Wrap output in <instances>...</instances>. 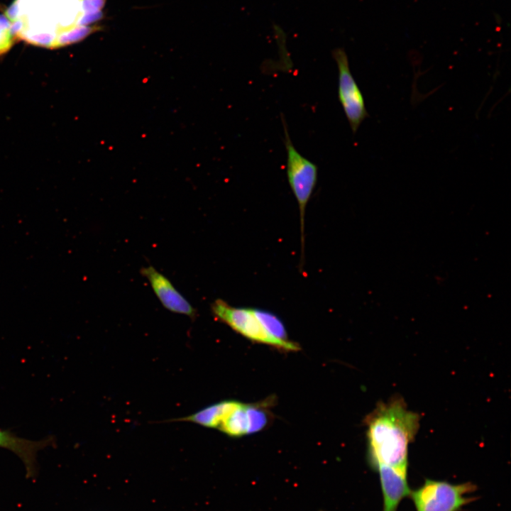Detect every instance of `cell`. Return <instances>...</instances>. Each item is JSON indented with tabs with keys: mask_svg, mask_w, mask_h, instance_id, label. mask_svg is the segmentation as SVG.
<instances>
[{
	"mask_svg": "<svg viewBox=\"0 0 511 511\" xmlns=\"http://www.w3.org/2000/svg\"><path fill=\"white\" fill-rule=\"evenodd\" d=\"M420 416L407 409L402 397L380 402L366 417L370 466L394 468L407 475L408 447L419 427Z\"/></svg>",
	"mask_w": 511,
	"mask_h": 511,
	"instance_id": "6da1fadb",
	"label": "cell"
},
{
	"mask_svg": "<svg viewBox=\"0 0 511 511\" xmlns=\"http://www.w3.org/2000/svg\"><path fill=\"white\" fill-rule=\"evenodd\" d=\"M82 5V0H16L6 16L14 35L35 45L57 48L80 26Z\"/></svg>",
	"mask_w": 511,
	"mask_h": 511,
	"instance_id": "7a4b0ae2",
	"label": "cell"
},
{
	"mask_svg": "<svg viewBox=\"0 0 511 511\" xmlns=\"http://www.w3.org/2000/svg\"><path fill=\"white\" fill-rule=\"evenodd\" d=\"M281 120L284 128V143L287 152V178L300 211L302 257H303L305 210L317 183L318 167L295 148L282 114H281Z\"/></svg>",
	"mask_w": 511,
	"mask_h": 511,
	"instance_id": "3957f363",
	"label": "cell"
},
{
	"mask_svg": "<svg viewBox=\"0 0 511 511\" xmlns=\"http://www.w3.org/2000/svg\"><path fill=\"white\" fill-rule=\"evenodd\" d=\"M476 490L477 486L471 482L454 484L425 479L422 485L411 490L409 497L416 511H459L476 499L468 495Z\"/></svg>",
	"mask_w": 511,
	"mask_h": 511,
	"instance_id": "277c9868",
	"label": "cell"
},
{
	"mask_svg": "<svg viewBox=\"0 0 511 511\" xmlns=\"http://www.w3.org/2000/svg\"><path fill=\"white\" fill-rule=\"evenodd\" d=\"M211 311L217 320L251 341L288 351L300 348L290 340L282 341L270 335L256 316L254 308L236 307L222 299H216L211 304Z\"/></svg>",
	"mask_w": 511,
	"mask_h": 511,
	"instance_id": "5b68a950",
	"label": "cell"
},
{
	"mask_svg": "<svg viewBox=\"0 0 511 511\" xmlns=\"http://www.w3.org/2000/svg\"><path fill=\"white\" fill-rule=\"evenodd\" d=\"M332 56L338 67V99L348 121L356 133L366 118L369 116L363 95L351 74L348 56L343 48H336Z\"/></svg>",
	"mask_w": 511,
	"mask_h": 511,
	"instance_id": "8992f818",
	"label": "cell"
},
{
	"mask_svg": "<svg viewBox=\"0 0 511 511\" xmlns=\"http://www.w3.org/2000/svg\"><path fill=\"white\" fill-rule=\"evenodd\" d=\"M140 272L148 280L155 296L165 309L191 319L196 318V309L166 276L153 266L143 267Z\"/></svg>",
	"mask_w": 511,
	"mask_h": 511,
	"instance_id": "52a82bcc",
	"label": "cell"
},
{
	"mask_svg": "<svg viewBox=\"0 0 511 511\" xmlns=\"http://www.w3.org/2000/svg\"><path fill=\"white\" fill-rule=\"evenodd\" d=\"M55 443L53 436H49L40 440H31L18 436L15 434L0 429V448L14 453L23 463L28 478H33L37 472V455L38 451Z\"/></svg>",
	"mask_w": 511,
	"mask_h": 511,
	"instance_id": "ba28073f",
	"label": "cell"
},
{
	"mask_svg": "<svg viewBox=\"0 0 511 511\" xmlns=\"http://www.w3.org/2000/svg\"><path fill=\"white\" fill-rule=\"evenodd\" d=\"M380 477L383 494V511H397L400 502L409 496L411 489L407 483V474L384 464L374 468Z\"/></svg>",
	"mask_w": 511,
	"mask_h": 511,
	"instance_id": "9c48e42d",
	"label": "cell"
},
{
	"mask_svg": "<svg viewBox=\"0 0 511 511\" xmlns=\"http://www.w3.org/2000/svg\"><path fill=\"white\" fill-rule=\"evenodd\" d=\"M240 404L241 402L232 400L223 401L175 421L189 422L208 428L218 429L226 417Z\"/></svg>",
	"mask_w": 511,
	"mask_h": 511,
	"instance_id": "30bf717a",
	"label": "cell"
},
{
	"mask_svg": "<svg viewBox=\"0 0 511 511\" xmlns=\"http://www.w3.org/2000/svg\"><path fill=\"white\" fill-rule=\"evenodd\" d=\"M246 405L241 403L219 425L218 429L226 434L238 437L248 434Z\"/></svg>",
	"mask_w": 511,
	"mask_h": 511,
	"instance_id": "8fae6325",
	"label": "cell"
},
{
	"mask_svg": "<svg viewBox=\"0 0 511 511\" xmlns=\"http://www.w3.org/2000/svg\"><path fill=\"white\" fill-rule=\"evenodd\" d=\"M254 312L270 335L282 341H289L285 326L276 315L268 311L257 308H254Z\"/></svg>",
	"mask_w": 511,
	"mask_h": 511,
	"instance_id": "7c38bea8",
	"label": "cell"
},
{
	"mask_svg": "<svg viewBox=\"0 0 511 511\" xmlns=\"http://www.w3.org/2000/svg\"><path fill=\"white\" fill-rule=\"evenodd\" d=\"M248 420V434L263 429L268 422V414L261 405H246V407Z\"/></svg>",
	"mask_w": 511,
	"mask_h": 511,
	"instance_id": "4fadbf2b",
	"label": "cell"
},
{
	"mask_svg": "<svg viewBox=\"0 0 511 511\" xmlns=\"http://www.w3.org/2000/svg\"><path fill=\"white\" fill-rule=\"evenodd\" d=\"M11 23L6 15L0 14V55L9 51L13 44Z\"/></svg>",
	"mask_w": 511,
	"mask_h": 511,
	"instance_id": "5bb4252c",
	"label": "cell"
},
{
	"mask_svg": "<svg viewBox=\"0 0 511 511\" xmlns=\"http://www.w3.org/2000/svg\"><path fill=\"white\" fill-rule=\"evenodd\" d=\"M106 0H82L83 14L95 13L101 11Z\"/></svg>",
	"mask_w": 511,
	"mask_h": 511,
	"instance_id": "9a60e30c",
	"label": "cell"
}]
</instances>
